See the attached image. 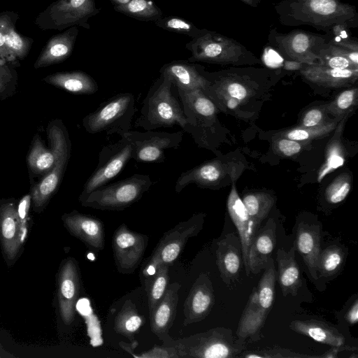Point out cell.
Masks as SVG:
<instances>
[{"instance_id":"1","label":"cell","mask_w":358,"mask_h":358,"mask_svg":"<svg viewBox=\"0 0 358 358\" xmlns=\"http://www.w3.org/2000/svg\"><path fill=\"white\" fill-rule=\"evenodd\" d=\"M275 10L284 25H308L329 35L336 25L358 27L355 7L339 0H283Z\"/></svg>"},{"instance_id":"2","label":"cell","mask_w":358,"mask_h":358,"mask_svg":"<svg viewBox=\"0 0 358 358\" xmlns=\"http://www.w3.org/2000/svg\"><path fill=\"white\" fill-rule=\"evenodd\" d=\"M171 80L163 74L155 80L142 102L136 127L144 130L173 127L178 124L182 129L186 118L178 99L173 94Z\"/></svg>"},{"instance_id":"3","label":"cell","mask_w":358,"mask_h":358,"mask_svg":"<svg viewBox=\"0 0 358 358\" xmlns=\"http://www.w3.org/2000/svg\"><path fill=\"white\" fill-rule=\"evenodd\" d=\"M46 133L50 148L55 155L52 170L41 177L30 191L31 201L36 211H41L57 191L71 157V141L68 130L62 120L49 122Z\"/></svg>"},{"instance_id":"4","label":"cell","mask_w":358,"mask_h":358,"mask_svg":"<svg viewBox=\"0 0 358 358\" xmlns=\"http://www.w3.org/2000/svg\"><path fill=\"white\" fill-rule=\"evenodd\" d=\"M192 56L189 62H201L217 64H253L258 59L236 40L203 29V32L186 43Z\"/></svg>"},{"instance_id":"5","label":"cell","mask_w":358,"mask_h":358,"mask_svg":"<svg viewBox=\"0 0 358 358\" xmlns=\"http://www.w3.org/2000/svg\"><path fill=\"white\" fill-rule=\"evenodd\" d=\"M174 346L180 357L231 358L238 357L245 342L233 336L230 329L216 327L176 341L163 343Z\"/></svg>"},{"instance_id":"6","label":"cell","mask_w":358,"mask_h":358,"mask_svg":"<svg viewBox=\"0 0 358 358\" xmlns=\"http://www.w3.org/2000/svg\"><path fill=\"white\" fill-rule=\"evenodd\" d=\"M136 111L135 97L130 92L115 94L101 103L82 121L85 131L91 134L104 132L107 135L118 134L130 130L131 120Z\"/></svg>"},{"instance_id":"7","label":"cell","mask_w":358,"mask_h":358,"mask_svg":"<svg viewBox=\"0 0 358 358\" xmlns=\"http://www.w3.org/2000/svg\"><path fill=\"white\" fill-rule=\"evenodd\" d=\"M152 185L150 176L134 174L93 190L80 203L101 210H123L140 200Z\"/></svg>"},{"instance_id":"8","label":"cell","mask_w":358,"mask_h":358,"mask_svg":"<svg viewBox=\"0 0 358 358\" xmlns=\"http://www.w3.org/2000/svg\"><path fill=\"white\" fill-rule=\"evenodd\" d=\"M206 214L193 215L165 232L141 271V279L146 280L162 264L172 265L182 252L188 240L203 229Z\"/></svg>"},{"instance_id":"9","label":"cell","mask_w":358,"mask_h":358,"mask_svg":"<svg viewBox=\"0 0 358 358\" xmlns=\"http://www.w3.org/2000/svg\"><path fill=\"white\" fill-rule=\"evenodd\" d=\"M100 10L94 0H56L39 13L34 24L41 30L62 31L73 26L89 29V18Z\"/></svg>"},{"instance_id":"10","label":"cell","mask_w":358,"mask_h":358,"mask_svg":"<svg viewBox=\"0 0 358 358\" xmlns=\"http://www.w3.org/2000/svg\"><path fill=\"white\" fill-rule=\"evenodd\" d=\"M177 90L186 118L182 131L190 134L199 145L208 147L209 130L217 112L215 104L201 90Z\"/></svg>"},{"instance_id":"11","label":"cell","mask_w":358,"mask_h":358,"mask_svg":"<svg viewBox=\"0 0 358 358\" xmlns=\"http://www.w3.org/2000/svg\"><path fill=\"white\" fill-rule=\"evenodd\" d=\"M329 35H320L301 29L287 34L271 30L268 42L287 60L303 64H318L317 52Z\"/></svg>"},{"instance_id":"12","label":"cell","mask_w":358,"mask_h":358,"mask_svg":"<svg viewBox=\"0 0 358 358\" xmlns=\"http://www.w3.org/2000/svg\"><path fill=\"white\" fill-rule=\"evenodd\" d=\"M183 132L182 130L175 132L129 130L120 136H124L130 143L132 159L138 162L162 163L166 161V150L179 147Z\"/></svg>"},{"instance_id":"13","label":"cell","mask_w":358,"mask_h":358,"mask_svg":"<svg viewBox=\"0 0 358 358\" xmlns=\"http://www.w3.org/2000/svg\"><path fill=\"white\" fill-rule=\"evenodd\" d=\"M116 142L103 146L99 154L98 164L86 180L78 197L83 202L94 189L106 185L115 178L131 159V146L124 136Z\"/></svg>"},{"instance_id":"14","label":"cell","mask_w":358,"mask_h":358,"mask_svg":"<svg viewBox=\"0 0 358 358\" xmlns=\"http://www.w3.org/2000/svg\"><path fill=\"white\" fill-rule=\"evenodd\" d=\"M147 235L134 231L125 224L113 234L112 248L115 266L122 274H131L141 264L148 245Z\"/></svg>"},{"instance_id":"15","label":"cell","mask_w":358,"mask_h":358,"mask_svg":"<svg viewBox=\"0 0 358 358\" xmlns=\"http://www.w3.org/2000/svg\"><path fill=\"white\" fill-rule=\"evenodd\" d=\"M18 19L15 11L0 12V59L15 68L27 57L34 43L32 38L17 31Z\"/></svg>"},{"instance_id":"16","label":"cell","mask_w":358,"mask_h":358,"mask_svg":"<svg viewBox=\"0 0 358 358\" xmlns=\"http://www.w3.org/2000/svg\"><path fill=\"white\" fill-rule=\"evenodd\" d=\"M62 219L68 231L91 250L99 252L104 248V226L99 218L74 210L64 214Z\"/></svg>"},{"instance_id":"17","label":"cell","mask_w":358,"mask_h":358,"mask_svg":"<svg viewBox=\"0 0 358 358\" xmlns=\"http://www.w3.org/2000/svg\"><path fill=\"white\" fill-rule=\"evenodd\" d=\"M17 213L14 199L0 200V241L6 257L13 259L17 255L26 236Z\"/></svg>"},{"instance_id":"18","label":"cell","mask_w":358,"mask_h":358,"mask_svg":"<svg viewBox=\"0 0 358 358\" xmlns=\"http://www.w3.org/2000/svg\"><path fill=\"white\" fill-rule=\"evenodd\" d=\"M215 303L213 283L207 273H201L194 282L184 303L185 326L204 320Z\"/></svg>"},{"instance_id":"19","label":"cell","mask_w":358,"mask_h":358,"mask_svg":"<svg viewBox=\"0 0 358 358\" xmlns=\"http://www.w3.org/2000/svg\"><path fill=\"white\" fill-rule=\"evenodd\" d=\"M79 289L80 278L77 265L73 259H67L62 264L58 277L59 309L66 324H70L74 320Z\"/></svg>"},{"instance_id":"20","label":"cell","mask_w":358,"mask_h":358,"mask_svg":"<svg viewBox=\"0 0 358 358\" xmlns=\"http://www.w3.org/2000/svg\"><path fill=\"white\" fill-rule=\"evenodd\" d=\"M166 76L177 89L185 91L201 90L205 91L210 84L203 66L187 60H176L166 63L159 70Z\"/></svg>"},{"instance_id":"21","label":"cell","mask_w":358,"mask_h":358,"mask_svg":"<svg viewBox=\"0 0 358 358\" xmlns=\"http://www.w3.org/2000/svg\"><path fill=\"white\" fill-rule=\"evenodd\" d=\"M180 287V284L177 282L169 284L164 296L149 315L152 331L163 343L172 338L169 331L176 315Z\"/></svg>"},{"instance_id":"22","label":"cell","mask_w":358,"mask_h":358,"mask_svg":"<svg viewBox=\"0 0 358 358\" xmlns=\"http://www.w3.org/2000/svg\"><path fill=\"white\" fill-rule=\"evenodd\" d=\"M243 263L239 238L231 233L217 243L216 264L222 280L230 285L238 278Z\"/></svg>"},{"instance_id":"23","label":"cell","mask_w":358,"mask_h":358,"mask_svg":"<svg viewBox=\"0 0 358 358\" xmlns=\"http://www.w3.org/2000/svg\"><path fill=\"white\" fill-rule=\"evenodd\" d=\"M227 208L233 221L241 244L243 260L248 275L250 274L248 267V252L252 241L259 229L250 217L242 199L239 197L236 187L232 185L227 200Z\"/></svg>"},{"instance_id":"24","label":"cell","mask_w":358,"mask_h":358,"mask_svg":"<svg viewBox=\"0 0 358 358\" xmlns=\"http://www.w3.org/2000/svg\"><path fill=\"white\" fill-rule=\"evenodd\" d=\"M76 26L54 35L48 39L34 64L35 69L59 64L71 55L78 34Z\"/></svg>"},{"instance_id":"25","label":"cell","mask_w":358,"mask_h":358,"mask_svg":"<svg viewBox=\"0 0 358 358\" xmlns=\"http://www.w3.org/2000/svg\"><path fill=\"white\" fill-rule=\"evenodd\" d=\"M276 243V224L269 219L262 229L256 232L248 252L250 273H259L266 266Z\"/></svg>"},{"instance_id":"26","label":"cell","mask_w":358,"mask_h":358,"mask_svg":"<svg viewBox=\"0 0 358 358\" xmlns=\"http://www.w3.org/2000/svg\"><path fill=\"white\" fill-rule=\"evenodd\" d=\"M320 227L317 224L301 222L296 233L295 248L314 280L318 279L317 262L320 248Z\"/></svg>"},{"instance_id":"27","label":"cell","mask_w":358,"mask_h":358,"mask_svg":"<svg viewBox=\"0 0 358 358\" xmlns=\"http://www.w3.org/2000/svg\"><path fill=\"white\" fill-rule=\"evenodd\" d=\"M225 171L224 165L218 159L199 164L180 175L176 182L175 191L180 193L192 183L201 187H215L224 177Z\"/></svg>"},{"instance_id":"28","label":"cell","mask_w":358,"mask_h":358,"mask_svg":"<svg viewBox=\"0 0 358 358\" xmlns=\"http://www.w3.org/2000/svg\"><path fill=\"white\" fill-rule=\"evenodd\" d=\"M268 314V312L259 304L255 287L240 318L236 331V338L243 342L246 339L259 340L261 338V330Z\"/></svg>"},{"instance_id":"29","label":"cell","mask_w":358,"mask_h":358,"mask_svg":"<svg viewBox=\"0 0 358 358\" xmlns=\"http://www.w3.org/2000/svg\"><path fill=\"white\" fill-rule=\"evenodd\" d=\"M300 73L308 81L327 87H339L353 83L358 76V69H335L320 64H305Z\"/></svg>"},{"instance_id":"30","label":"cell","mask_w":358,"mask_h":358,"mask_svg":"<svg viewBox=\"0 0 358 358\" xmlns=\"http://www.w3.org/2000/svg\"><path fill=\"white\" fill-rule=\"evenodd\" d=\"M43 81L74 94H92L99 89L96 80L82 71L54 73L45 76Z\"/></svg>"},{"instance_id":"31","label":"cell","mask_w":358,"mask_h":358,"mask_svg":"<svg viewBox=\"0 0 358 358\" xmlns=\"http://www.w3.org/2000/svg\"><path fill=\"white\" fill-rule=\"evenodd\" d=\"M294 245L289 251L278 249L277 252L278 271L276 276L284 296H296L301 285L299 267L295 259Z\"/></svg>"},{"instance_id":"32","label":"cell","mask_w":358,"mask_h":358,"mask_svg":"<svg viewBox=\"0 0 358 358\" xmlns=\"http://www.w3.org/2000/svg\"><path fill=\"white\" fill-rule=\"evenodd\" d=\"M289 328L300 334L307 336L317 342L338 347L344 345L345 338L336 328L316 320H296Z\"/></svg>"},{"instance_id":"33","label":"cell","mask_w":358,"mask_h":358,"mask_svg":"<svg viewBox=\"0 0 358 358\" xmlns=\"http://www.w3.org/2000/svg\"><path fill=\"white\" fill-rule=\"evenodd\" d=\"M320 64L331 68L358 69V51L329 43H324L317 52Z\"/></svg>"},{"instance_id":"34","label":"cell","mask_w":358,"mask_h":358,"mask_svg":"<svg viewBox=\"0 0 358 358\" xmlns=\"http://www.w3.org/2000/svg\"><path fill=\"white\" fill-rule=\"evenodd\" d=\"M55 161V155L50 147L45 146L40 135H34L27 157L30 176H44L52 170Z\"/></svg>"},{"instance_id":"35","label":"cell","mask_w":358,"mask_h":358,"mask_svg":"<svg viewBox=\"0 0 358 358\" xmlns=\"http://www.w3.org/2000/svg\"><path fill=\"white\" fill-rule=\"evenodd\" d=\"M144 323L145 317L138 313L134 303L127 301L115 318L114 329L117 334L133 341L134 335Z\"/></svg>"},{"instance_id":"36","label":"cell","mask_w":358,"mask_h":358,"mask_svg":"<svg viewBox=\"0 0 358 358\" xmlns=\"http://www.w3.org/2000/svg\"><path fill=\"white\" fill-rule=\"evenodd\" d=\"M169 266L160 264L155 272L144 280L148 299L149 315L164 296L169 282Z\"/></svg>"},{"instance_id":"37","label":"cell","mask_w":358,"mask_h":358,"mask_svg":"<svg viewBox=\"0 0 358 358\" xmlns=\"http://www.w3.org/2000/svg\"><path fill=\"white\" fill-rule=\"evenodd\" d=\"M242 201L255 224L259 229L274 204V198L265 192H252L243 196Z\"/></svg>"},{"instance_id":"38","label":"cell","mask_w":358,"mask_h":358,"mask_svg":"<svg viewBox=\"0 0 358 358\" xmlns=\"http://www.w3.org/2000/svg\"><path fill=\"white\" fill-rule=\"evenodd\" d=\"M116 12L141 21H156L162 17V10L152 0H131L121 6H114Z\"/></svg>"},{"instance_id":"39","label":"cell","mask_w":358,"mask_h":358,"mask_svg":"<svg viewBox=\"0 0 358 358\" xmlns=\"http://www.w3.org/2000/svg\"><path fill=\"white\" fill-rule=\"evenodd\" d=\"M345 253L337 245H329L321 250L317 262V273L320 277H330L337 273L343 263Z\"/></svg>"},{"instance_id":"40","label":"cell","mask_w":358,"mask_h":358,"mask_svg":"<svg viewBox=\"0 0 358 358\" xmlns=\"http://www.w3.org/2000/svg\"><path fill=\"white\" fill-rule=\"evenodd\" d=\"M264 274L256 288L257 296L261 306L269 313L274 301L276 271L273 259L270 257Z\"/></svg>"},{"instance_id":"41","label":"cell","mask_w":358,"mask_h":358,"mask_svg":"<svg viewBox=\"0 0 358 358\" xmlns=\"http://www.w3.org/2000/svg\"><path fill=\"white\" fill-rule=\"evenodd\" d=\"M338 121L326 122L325 123L309 127H296L282 133L287 138L306 142L313 139L321 138L331 132L336 127Z\"/></svg>"},{"instance_id":"42","label":"cell","mask_w":358,"mask_h":358,"mask_svg":"<svg viewBox=\"0 0 358 358\" xmlns=\"http://www.w3.org/2000/svg\"><path fill=\"white\" fill-rule=\"evenodd\" d=\"M155 25L163 29L187 35L192 38L201 34L203 29H199L190 22L177 16L160 17L154 22Z\"/></svg>"},{"instance_id":"43","label":"cell","mask_w":358,"mask_h":358,"mask_svg":"<svg viewBox=\"0 0 358 358\" xmlns=\"http://www.w3.org/2000/svg\"><path fill=\"white\" fill-rule=\"evenodd\" d=\"M357 88L343 91L330 103L324 105L327 113L336 117L348 113L356 105L357 101Z\"/></svg>"},{"instance_id":"44","label":"cell","mask_w":358,"mask_h":358,"mask_svg":"<svg viewBox=\"0 0 358 358\" xmlns=\"http://www.w3.org/2000/svg\"><path fill=\"white\" fill-rule=\"evenodd\" d=\"M18 74L15 67L0 59V94L2 99L17 92Z\"/></svg>"},{"instance_id":"45","label":"cell","mask_w":358,"mask_h":358,"mask_svg":"<svg viewBox=\"0 0 358 358\" xmlns=\"http://www.w3.org/2000/svg\"><path fill=\"white\" fill-rule=\"evenodd\" d=\"M351 188L350 177L347 173L338 176L325 190L326 200L331 204L343 201Z\"/></svg>"},{"instance_id":"46","label":"cell","mask_w":358,"mask_h":358,"mask_svg":"<svg viewBox=\"0 0 358 358\" xmlns=\"http://www.w3.org/2000/svg\"><path fill=\"white\" fill-rule=\"evenodd\" d=\"M238 357L245 358L320 357V356L299 354L290 350L281 348H268L262 350L246 352L243 354H240Z\"/></svg>"},{"instance_id":"47","label":"cell","mask_w":358,"mask_h":358,"mask_svg":"<svg viewBox=\"0 0 358 358\" xmlns=\"http://www.w3.org/2000/svg\"><path fill=\"white\" fill-rule=\"evenodd\" d=\"M342 154L341 145L337 142L331 145V148L329 149L325 166L321 170L319 176L320 179L318 180H320L324 175L332 171L334 169L342 166L344 161Z\"/></svg>"},{"instance_id":"48","label":"cell","mask_w":358,"mask_h":358,"mask_svg":"<svg viewBox=\"0 0 358 358\" xmlns=\"http://www.w3.org/2000/svg\"><path fill=\"white\" fill-rule=\"evenodd\" d=\"M133 357L137 358L180 357L178 352L174 346L164 344L162 346L155 345L148 351L142 352L141 354L134 355Z\"/></svg>"},{"instance_id":"49","label":"cell","mask_w":358,"mask_h":358,"mask_svg":"<svg viewBox=\"0 0 358 358\" xmlns=\"http://www.w3.org/2000/svg\"><path fill=\"white\" fill-rule=\"evenodd\" d=\"M302 141H297L281 136L275 142V149L280 155L291 157L299 153L303 148Z\"/></svg>"},{"instance_id":"50","label":"cell","mask_w":358,"mask_h":358,"mask_svg":"<svg viewBox=\"0 0 358 358\" xmlns=\"http://www.w3.org/2000/svg\"><path fill=\"white\" fill-rule=\"evenodd\" d=\"M324 107H316L308 110L303 115L299 127H309L321 125L326 122Z\"/></svg>"},{"instance_id":"51","label":"cell","mask_w":358,"mask_h":358,"mask_svg":"<svg viewBox=\"0 0 358 358\" xmlns=\"http://www.w3.org/2000/svg\"><path fill=\"white\" fill-rule=\"evenodd\" d=\"M31 202L30 192L22 196L17 204V213L21 225L27 228L28 213Z\"/></svg>"},{"instance_id":"52","label":"cell","mask_w":358,"mask_h":358,"mask_svg":"<svg viewBox=\"0 0 358 358\" xmlns=\"http://www.w3.org/2000/svg\"><path fill=\"white\" fill-rule=\"evenodd\" d=\"M345 320L351 325L357 324L358 321V300L356 297L344 315Z\"/></svg>"},{"instance_id":"53","label":"cell","mask_w":358,"mask_h":358,"mask_svg":"<svg viewBox=\"0 0 358 358\" xmlns=\"http://www.w3.org/2000/svg\"><path fill=\"white\" fill-rule=\"evenodd\" d=\"M131 0H110L114 6H121L128 3Z\"/></svg>"},{"instance_id":"54","label":"cell","mask_w":358,"mask_h":358,"mask_svg":"<svg viewBox=\"0 0 358 358\" xmlns=\"http://www.w3.org/2000/svg\"><path fill=\"white\" fill-rule=\"evenodd\" d=\"M241 1L244 2L245 4L252 6V7H257L261 1V0H241Z\"/></svg>"},{"instance_id":"55","label":"cell","mask_w":358,"mask_h":358,"mask_svg":"<svg viewBox=\"0 0 358 358\" xmlns=\"http://www.w3.org/2000/svg\"><path fill=\"white\" fill-rule=\"evenodd\" d=\"M0 100H2V97H1V95L0 94Z\"/></svg>"}]
</instances>
